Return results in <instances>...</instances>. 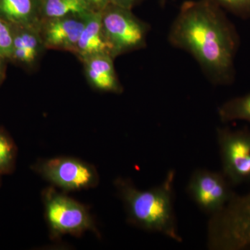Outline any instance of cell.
Listing matches in <instances>:
<instances>
[{
	"label": "cell",
	"instance_id": "obj_1",
	"mask_svg": "<svg viewBox=\"0 0 250 250\" xmlns=\"http://www.w3.org/2000/svg\"><path fill=\"white\" fill-rule=\"evenodd\" d=\"M168 41L192 56L214 84L233 83L239 36L213 0L184 1L171 26Z\"/></svg>",
	"mask_w": 250,
	"mask_h": 250
},
{
	"label": "cell",
	"instance_id": "obj_2",
	"mask_svg": "<svg viewBox=\"0 0 250 250\" xmlns=\"http://www.w3.org/2000/svg\"><path fill=\"white\" fill-rule=\"evenodd\" d=\"M175 175L170 170L162 183L147 190L137 188L128 179L118 178L114 183L130 224L180 243L174 207Z\"/></svg>",
	"mask_w": 250,
	"mask_h": 250
},
{
	"label": "cell",
	"instance_id": "obj_3",
	"mask_svg": "<svg viewBox=\"0 0 250 250\" xmlns=\"http://www.w3.org/2000/svg\"><path fill=\"white\" fill-rule=\"evenodd\" d=\"M207 247L211 250H242L250 248V192L234 195L228 205L210 216Z\"/></svg>",
	"mask_w": 250,
	"mask_h": 250
},
{
	"label": "cell",
	"instance_id": "obj_4",
	"mask_svg": "<svg viewBox=\"0 0 250 250\" xmlns=\"http://www.w3.org/2000/svg\"><path fill=\"white\" fill-rule=\"evenodd\" d=\"M42 199L46 221L52 238L65 234L80 236L88 231L100 236L89 210L80 202L52 187L44 190Z\"/></svg>",
	"mask_w": 250,
	"mask_h": 250
},
{
	"label": "cell",
	"instance_id": "obj_5",
	"mask_svg": "<svg viewBox=\"0 0 250 250\" xmlns=\"http://www.w3.org/2000/svg\"><path fill=\"white\" fill-rule=\"evenodd\" d=\"M102 22L113 59L146 47L150 27L132 10L109 4L102 11Z\"/></svg>",
	"mask_w": 250,
	"mask_h": 250
},
{
	"label": "cell",
	"instance_id": "obj_6",
	"mask_svg": "<svg viewBox=\"0 0 250 250\" xmlns=\"http://www.w3.org/2000/svg\"><path fill=\"white\" fill-rule=\"evenodd\" d=\"M34 169L54 187L65 191L91 188L97 187L100 181L93 166L69 156L40 161L34 165Z\"/></svg>",
	"mask_w": 250,
	"mask_h": 250
},
{
	"label": "cell",
	"instance_id": "obj_7",
	"mask_svg": "<svg viewBox=\"0 0 250 250\" xmlns=\"http://www.w3.org/2000/svg\"><path fill=\"white\" fill-rule=\"evenodd\" d=\"M222 172L232 187L250 183V131L217 129Z\"/></svg>",
	"mask_w": 250,
	"mask_h": 250
},
{
	"label": "cell",
	"instance_id": "obj_8",
	"mask_svg": "<svg viewBox=\"0 0 250 250\" xmlns=\"http://www.w3.org/2000/svg\"><path fill=\"white\" fill-rule=\"evenodd\" d=\"M187 191L197 207L210 216L223 209L236 195L223 172L206 169L194 171Z\"/></svg>",
	"mask_w": 250,
	"mask_h": 250
},
{
	"label": "cell",
	"instance_id": "obj_9",
	"mask_svg": "<svg viewBox=\"0 0 250 250\" xmlns=\"http://www.w3.org/2000/svg\"><path fill=\"white\" fill-rule=\"evenodd\" d=\"M89 14L42 20L40 33L45 49L73 54Z\"/></svg>",
	"mask_w": 250,
	"mask_h": 250
},
{
	"label": "cell",
	"instance_id": "obj_10",
	"mask_svg": "<svg viewBox=\"0 0 250 250\" xmlns=\"http://www.w3.org/2000/svg\"><path fill=\"white\" fill-rule=\"evenodd\" d=\"M73 54L81 62L100 54L112 57L111 45L102 22V11H95L88 15Z\"/></svg>",
	"mask_w": 250,
	"mask_h": 250
},
{
	"label": "cell",
	"instance_id": "obj_11",
	"mask_svg": "<svg viewBox=\"0 0 250 250\" xmlns=\"http://www.w3.org/2000/svg\"><path fill=\"white\" fill-rule=\"evenodd\" d=\"M113 60L108 54H100L82 61L87 80L95 90L105 93H123Z\"/></svg>",
	"mask_w": 250,
	"mask_h": 250
},
{
	"label": "cell",
	"instance_id": "obj_12",
	"mask_svg": "<svg viewBox=\"0 0 250 250\" xmlns=\"http://www.w3.org/2000/svg\"><path fill=\"white\" fill-rule=\"evenodd\" d=\"M0 18L12 27H39L40 0H0Z\"/></svg>",
	"mask_w": 250,
	"mask_h": 250
},
{
	"label": "cell",
	"instance_id": "obj_13",
	"mask_svg": "<svg viewBox=\"0 0 250 250\" xmlns=\"http://www.w3.org/2000/svg\"><path fill=\"white\" fill-rule=\"evenodd\" d=\"M41 21L83 16L95 11L88 0H40Z\"/></svg>",
	"mask_w": 250,
	"mask_h": 250
},
{
	"label": "cell",
	"instance_id": "obj_14",
	"mask_svg": "<svg viewBox=\"0 0 250 250\" xmlns=\"http://www.w3.org/2000/svg\"><path fill=\"white\" fill-rule=\"evenodd\" d=\"M218 113L223 123L245 121L250 123V93L223 103L218 108Z\"/></svg>",
	"mask_w": 250,
	"mask_h": 250
},
{
	"label": "cell",
	"instance_id": "obj_15",
	"mask_svg": "<svg viewBox=\"0 0 250 250\" xmlns=\"http://www.w3.org/2000/svg\"><path fill=\"white\" fill-rule=\"evenodd\" d=\"M16 156L14 141L4 131H0V174H9L14 170Z\"/></svg>",
	"mask_w": 250,
	"mask_h": 250
},
{
	"label": "cell",
	"instance_id": "obj_16",
	"mask_svg": "<svg viewBox=\"0 0 250 250\" xmlns=\"http://www.w3.org/2000/svg\"><path fill=\"white\" fill-rule=\"evenodd\" d=\"M14 47L12 27L0 18V56L11 59Z\"/></svg>",
	"mask_w": 250,
	"mask_h": 250
},
{
	"label": "cell",
	"instance_id": "obj_17",
	"mask_svg": "<svg viewBox=\"0 0 250 250\" xmlns=\"http://www.w3.org/2000/svg\"><path fill=\"white\" fill-rule=\"evenodd\" d=\"M222 8L243 19L250 18V0H213Z\"/></svg>",
	"mask_w": 250,
	"mask_h": 250
},
{
	"label": "cell",
	"instance_id": "obj_18",
	"mask_svg": "<svg viewBox=\"0 0 250 250\" xmlns=\"http://www.w3.org/2000/svg\"><path fill=\"white\" fill-rule=\"evenodd\" d=\"M141 1L142 0H109V4L125 9L132 10L133 8Z\"/></svg>",
	"mask_w": 250,
	"mask_h": 250
},
{
	"label": "cell",
	"instance_id": "obj_19",
	"mask_svg": "<svg viewBox=\"0 0 250 250\" xmlns=\"http://www.w3.org/2000/svg\"><path fill=\"white\" fill-rule=\"evenodd\" d=\"M88 1L96 11H103L109 4V0H88Z\"/></svg>",
	"mask_w": 250,
	"mask_h": 250
},
{
	"label": "cell",
	"instance_id": "obj_20",
	"mask_svg": "<svg viewBox=\"0 0 250 250\" xmlns=\"http://www.w3.org/2000/svg\"><path fill=\"white\" fill-rule=\"evenodd\" d=\"M4 58L0 56V82L2 80L4 77Z\"/></svg>",
	"mask_w": 250,
	"mask_h": 250
},
{
	"label": "cell",
	"instance_id": "obj_21",
	"mask_svg": "<svg viewBox=\"0 0 250 250\" xmlns=\"http://www.w3.org/2000/svg\"><path fill=\"white\" fill-rule=\"evenodd\" d=\"M165 1L166 0H160L161 4H164Z\"/></svg>",
	"mask_w": 250,
	"mask_h": 250
}]
</instances>
